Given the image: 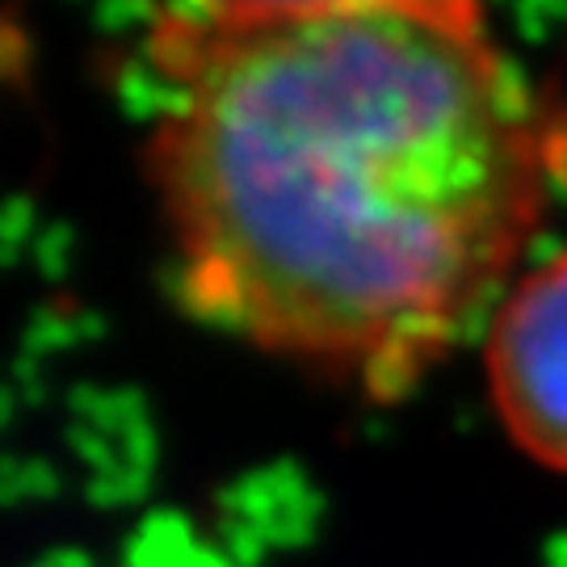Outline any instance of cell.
Masks as SVG:
<instances>
[{"instance_id": "1", "label": "cell", "mask_w": 567, "mask_h": 567, "mask_svg": "<svg viewBox=\"0 0 567 567\" xmlns=\"http://www.w3.org/2000/svg\"><path fill=\"white\" fill-rule=\"evenodd\" d=\"M152 55L147 182L182 307L365 400L446 362L567 194V102L487 18L182 9Z\"/></svg>"}, {"instance_id": "2", "label": "cell", "mask_w": 567, "mask_h": 567, "mask_svg": "<svg viewBox=\"0 0 567 567\" xmlns=\"http://www.w3.org/2000/svg\"><path fill=\"white\" fill-rule=\"evenodd\" d=\"M484 370L508 442L567 475V252L522 269L492 307Z\"/></svg>"}, {"instance_id": "3", "label": "cell", "mask_w": 567, "mask_h": 567, "mask_svg": "<svg viewBox=\"0 0 567 567\" xmlns=\"http://www.w3.org/2000/svg\"><path fill=\"white\" fill-rule=\"evenodd\" d=\"M185 13L219 25L261 21L349 18V13H433V18H484V0H185Z\"/></svg>"}]
</instances>
